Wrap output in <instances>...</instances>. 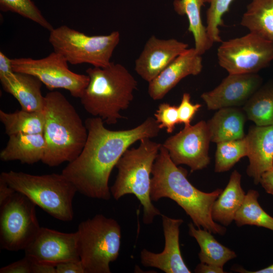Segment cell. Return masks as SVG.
<instances>
[{"instance_id":"obj_25","label":"cell","mask_w":273,"mask_h":273,"mask_svg":"<svg viewBox=\"0 0 273 273\" xmlns=\"http://www.w3.org/2000/svg\"><path fill=\"white\" fill-rule=\"evenodd\" d=\"M189 234L197 241L200 248L198 257L201 262L223 267L229 260L237 257L236 253L218 242L211 233L196 229L193 223L188 224Z\"/></svg>"},{"instance_id":"obj_33","label":"cell","mask_w":273,"mask_h":273,"mask_svg":"<svg viewBox=\"0 0 273 273\" xmlns=\"http://www.w3.org/2000/svg\"><path fill=\"white\" fill-rule=\"evenodd\" d=\"M201 106L200 104H194L191 102L190 94L184 93L181 102L177 107L179 123H183L185 126L191 125L193 118Z\"/></svg>"},{"instance_id":"obj_2","label":"cell","mask_w":273,"mask_h":273,"mask_svg":"<svg viewBox=\"0 0 273 273\" xmlns=\"http://www.w3.org/2000/svg\"><path fill=\"white\" fill-rule=\"evenodd\" d=\"M151 174L152 201L169 198L183 209L197 228H202L214 234H225L226 228L214 221L211 215L213 204L222 189H217L206 193L195 187L187 178L186 169L173 163L162 144L154 163Z\"/></svg>"},{"instance_id":"obj_11","label":"cell","mask_w":273,"mask_h":273,"mask_svg":"<svg viewBox=\"0 0 273 273\" xmlns=\"http://www.w3.org/2000/svg\"><path fill=\"white\" fill-rule=\"evenodd\" d=\"M68 63L63 56L54 51L38 59H12L14 72L31 74L51 90L65 89L73 97L80 98L88 83L89 76L72 72L69 69Z\"/></svg>"},{"instance_id":"obj_16","label":"cell","mask_w":273,"mask_h":273,"mask_svg":"<svg viewBox=\"0 0 273 273\" xmlns=\"http://www.w3.org/2000/svg\"><path fill=\"white\" fill-rule=\"evenodd\" d=\"M188 48V44L176 39H163L152 35L136 59L134 70L149 83Z\"/></svg>"},{"instance_id":"obj_20","label":"cell","mask_w":273,"mask_h":273,"mask_svg":"<svg viewBox=\"0 0 273 273\" xmlns=\"http://www.w3.org/2000/svg\"><path fill=\"white\" fill-rule=\"evenodd\" d=\"M6 146L0 152L4 162L18 160L32 164L42 160L46 148L43 133H17L11 135Z\"/></svg>"},{"instance_id":"obj_8","label":"cell","mask_w":273,"mask_h":273,"mask_svg":"<svg viewBox=\"0 0 273 273\" xmlns=\"http://www.w3.org/2000/svg\"><path fill=\"white\" fill-rule=\"evenodd\" d=\"M49 40L54 52L72 65L86 63L105 67L111 62V58L120 41V33L114 31L107 35L90 36L62 25L50 31Z\"/></svg>"},{"instance_id":"obj_18","label":"cell","mask_w":273,"mask_h":273,"mask_svg":"<svg viewBox=\"0 0 273 273\" xmlns=\"http://www.w3.org/2000/svg\"><path fill=\"white\" fill-rule=\"evenodd\" d=\"M246 137L249 161L246 172L258 185L261 175L273 168V125L252 126Z\"/></svg>"},{"instance_id":"obj_22","label":"cell","mask_w":273,"mask_h":273,"mask_svg":"<svg viewBox=\"0 0 273 273\" xmlns=\"http://www.w3.org/2000/svg\"><path fill=\"white\" fill-rule=\"evenodd\" d=\"M241 180V174L237 170H234L228 185L213 204L211 215L216 222L226 226L234 220L246 196Z\"/></svg>"},{"instance_id":"obj_34","label":"cell","mask_w":273,"mask_h":273,"mask_svg":"<svg viewBox=\"0 0 273 273\" xmlns=\"http://www.w3.org/2000/svg\"><path fill=\"white\" fill-rule=\"evenodd\" d=\"M32 261L27 256L4 266L0 273H32Z\"/></svg>"},{"instance_id":"obj_21","label":"cell","mask_w":273,"mask_h":273,"mask_svg":"<svg viewBox=\"0 0 273 273\" xmlns=\"http://www.w3.org/2000/svg\"><path fill=\"white\" fill-rule=\"evenodd\" d=\"M246 118L243 110L236 107L218 109L207 122L211 142L217 143L244 138Z\"/></svg>"},{"instance_id":"obj_39","label":"cell","mask_w":273,"mask_h":273,"mask_svg":"<svg viewBox=\"0 0 273 273\" xmlns=\"http://www.w3.org/2000/svg\"><path fill=\"white\" fill-rule=\"evenodd\" d=\"M197 273H223L225 272L223 267L217 265L200 262L195 270Z\"/></svg>"},{"instance_id":"obj_29","label":"cell","mask_w":273,"mask_h":273,"mask_svg":"<svg viewBox=\"0 0 273 273\" xmlns=\"http://www.w3.org/2000/svg\"><path fill=\"white\" fill-rule=\"evenodd\" d=\"M216 144L215 172L229 170L241 158L248 155V146L246 135L241 139L223 141Z\"/></svg>"},{"instance_id":"obj_27","label":"cell","mask_w":273,"mask_h":273,"mask_svg":"<svg viewBox=\"0 0 273 273\" xmlns=\"http://www.w3.org/2000/svg\"><path fill=\"white\" fill-rule=\"evenodd\" d=\"M0 120L9 136L17 133H43L45 116L43 111L30 112L21 109L13 113L0 110Z\"/></svg>"},{"instance_id":"obj_12","label":"cell","mask_w":273,"mask_h":273,"mask_svg":"<svg viewBox=\"0 0 273 273\" xmlns=\"http://www.w3.org/2000/svg\"><path fill=\"white\" fill-rule=\"evenodd\" d=\"M210 142L207 122L201 120L194 125L184 126L178 133L167 138L162 146L175 164L186 165L194 172L206 168L210 163Z\"/></svg>"},{"instance_id":"obj_13","label":"cell","mask_w":273,"mask_h":273,"mask_svg":"<svg viewBox=\"0 0 273 273\" xmlns=\"http://www.w3.org/2000/svg\"><path fill=\"white\" fill-rule=\"evenodd\" d=\"M32 262L56 266L70 260H80L77 233H65L41 227L32 242L25 249Z\"/></svg>"},{"instance_id":"obj_3","label":"cell","mask_w":273,"mask_h":273,"mask_svg":"<svg viewBox=\"0 0 273 273\" xmlns=\"http://www.w3.org/2000/svg\"><path fill=\"white\" fill-rule=\"evenodd\" d=\"M43 135L46 148L41 162L54 167L74 160L81 153L87 130L73 106L59 92L44 96Z\"/></svg>"},{"instance_id":"obj_28","label":"cell","mask_w":273,"mask_h":273,"mask_svg":"<svg viewBox=\"0 0 273 273\" xmlns=\"http://www.w3.org/2000/svg\"><path fill=\"white\" fill-rule=\"evenodd\" d=\"M259 193L249 190L237 212L234 221L238 226L245 225L263 227L273 231V217L267 213L260 205Z\"/></svg>"},{"instance_id":"obj_4","label":"cell","mask_w":273,"mask_h":273,"mask_svg":"<svg viewBox=\"0 0 273 273\" xmlns=\"http://www.w3.org/2000/svg\"><path fill=\"white\" fill-rule=\"evenodd\" d=\"M86 73L89 80L80 98L85 110L108 125L124 118L120 112L129 107L137 88L133 75L124 66L113 62L105 67L89 68Z\"/></svg>"},{"instance_id":"obj_40","label":"cell","mask_w":273,"mask_h":273,"mask_svg":"<svg viewBox=\"0 0 273 273\" xmlns=\"http://www.w3.org/2000/svg\"><path fill=\"white\" fill-rule=\"evenodd\" d=\"M32 273H56V266L32 262Z\"/></svg>"},{"instance_id":"obj_6","label":"cell","mask_w":273,"mask_h":273,"mask_svg":"<svg viewBox=\"0 0 273 273\" xmlns=\"http://www.w3.org/2000/svg\"><path fill=\"white\" fill-rule=\"evenodd\" d=\"M0 178L55 218L73 219V200L77 191L63 174L38 175L11 170L2 172Z\"/></svg>"},{"instance_id":"obj_35","label":"cell","mask_w":273,"mask_h":273,"mask_svg":"<svg viewBox=\"0 0 273 273\" xmlns=\"http://www.w3.org/2000/svg\"><path fill=\"white\" fill-rule=\"evenodd\" d=\"M56 273H85L80 260H70L60 263L56 266Z\"/></svg>"},{"instance_id":"obj_38","label":"cell","mask_w":273,"mask_h":273,"mask_svg":"<svg viewBox=\"0 0 273 273\" xmlns=\"http://www.w3.org/2000/svg\"><path fill=\"white\" fill-rule=\"evenodd\" d=\"M15 192L6 181L0 178V205L9 199Z\"/></svg>"},{"instance_id":"obj_14","label":"cell","mask_w":273,"mask_h":273,"mask_svg":"<svg viewBox=\"0 0 273 273\" xmlns=\"http://www.w3.org/2000/svg\"><path fill=\"white\" fill-rule=\"evenodd\" d=\"M262 82L257 73L229 74L218 86L203 93L201 98L209 110L244 106Z\"/></svg>"},{"instance_id":"obj_36","label":"cell","mask_w":273,"mask_h":273,"mask_svg":"<svg viewBox=\"0 0 273 273\" xmlns=\"http://www.w3.org/2000/svg\"><path fill=\"white\" fill-rule=\"evenodd\" d=\"M259 184L266 193L273 195V168L265 171L261 175Z\"/></svg>"},{"instance_id":"obj_5","label":"cell","mask_w":273,"mask_h":273,"mask_svg":"<svg viewBox=\"0 0 273 273\" xmlns=\"http://www.w3.org/2000/svg\"><path fill=\"white\" fill-rule=\"evenodd\" d=\"M140 141L138 147L127 149L117 162L118 174L110 192L116 200L126 194L134 195L143 206L144 223L149 224L161 215L151 199L150 175L162 144L150 138Z\"/></svg>"},{"instance_id":"obj_19","label":"cell","mask_w":273,"mask_h":273,"mask_svg":"<svg viewBox=\"0 0 273 273\" xmlns=\"http://www.w3.org/2000/svg\"><path fill=\"white\" fill-rule=\"evenodd\" d=\"M4 90L12 95L20 104L21 109L30 112L43 111L45 99L41 81L31 74L13 72L0 77Z\"/></svg>"},{"instance_id":"obj_26","label":"cell","mask_w":273,"mask_h":273,"mask_svg":"<svg viewBox=\"0 0 273 273\" xmlns=\"http://www.w3.org/2000/svg\"><path fill=\"white\" fill-rule=\"evenodd\" d=\"M247 118L257 126L273 125V83L262 85L243 106Z\"/></svg>"},{"instance_id":"obj_31","label":"cell","mask_w":273,"mask_h":273,"mask_svg":"<svg viewBox=\"0 0 273 273\" xmlns=\"http://www.w3.org/2000/svg\"><path fill=\"white\" fill-rule=\"evenodd\" d=\"M0 9L18 14L50 31L54 29L32 0H0Z\"/></svg>"},{"instance_id":"obj_37","label":"cell","mask_w":273,"mask_h":273,"mask_svg":"<svg viewBox=\"0 0 273 273\" xmlns=\"http://www.w3.org/2000/svg\"><path fill=\"white\" fill-rule=\"evenodd\" d=\"M12 59L8 58L2 51L0 52V77L13 72Z\"/></svg>"},{"instance_id":"obj_23","label":"cell","mask_w":273,"mask_h":273,"mask_svg":"<svg viewBox=\"0 0 273 273\" xmlns=\"http://www.w3.org/2000/svg\"><path fill=\"white\" fill-rule=\"evenodd\" d=\"M204 0H174V11L179 15H186L189 21L188 30L193 35L195 49L201 55L209 50L213 44L209 40L206 28L203 23L201 9Z\"/></svg>"},{"instance_id":"obj_10","label":"cell","mask_w":273,"mask_h":273,"mask_svg":"<svg viewBox=\"0 0 273 273\" xmlns=\"http://www.w3.org/2000/svg\"><path fill=\"white\" fill-rule=\"evenodd\" d=\"M217 57L229 74L257 73L273 61V42L250 32L222 41Z\"/></svg>"},{"instance_id":"obj_24","label":"cell","mask_w":273,"mask_h":273,"mask_svg":"<svg viewBox=\"0 0 273 273\" xmlns=\"http://www.w3.org/2000/svg\"><path fill=\"white\" fill-rule=\"evenodd\" d=\"M240 23L250 32L273 42V0H252Z\"/></svg>"},{"instance_id":"obj_32","label":"cell","mask_w":273,"mask_h":273,"mask_svg":"<svg viewBox=\"0 0 273 273\" xmlns=\"http://www.w3.org/2000/svg\"><path fill=\"white\" fill-rule=\"evenodd\" d=\"M154 116L160 129L165 128L169 133H172L175 125L179 123L177 107L167 103L160 104Z\"/></svg>"},{"instance_id":"obj_15","label":"cell","mask_w":273,"mask_h":273,"mask_svg":"<svg viewBox=\"0 0 273 273\" xmlns=\"http://www.w3.org/2000/svg\"><path fill=\"white\" fill-rule=\"evenodd\" d=\"M165 239L162 252L155 253L143 249L140 253L141 262L145 267H155L165 273H191L181 256L179 243L181 218H172L161 215Z\"/></svg>"},{"instance_id":"obj_17","label":"cell","mask_w":273,"mask_h":273,"mask_svg":"<svg viewBox=\"0 0 273 273\" xmlns=\"http://www.w3.org/2000/svg\"><path fill=\"white\" fill-rule=\"evenodd\" d=\"M201 56L194 48L188 49L180 54L149 82L150 97L154 100L162 99L182 79L200 73L203 68Z\"/></svg>"},{"instance_id":"obj_41","label":"cell","mask_w":273,"mask_h":273,"mask_svg":"<svg viewBox=\"0 0 273 273\" xmlns=\"http://www.w3.org/2000/svg\"><path fill=\"white\" fill-rule=\"evenodd\" d=\"M234 270L242 273H273V264L263 269L256 271H248L241 267H235Z\"/></svg>"},{"instance_id":"obj_30","label":"cell","mask_w":273,"mask_h":273,"mask_svg":"<svg viewBox=\"0 0 273 273\" xmlns=\"http://www.w3.org/2000/svg\"><path fill=\"white\" fill-rule=\"evenodd\" d=\"M209 7L206 11V31L212 44L221 42L219 35V26H224L222 17L230 10L234 0H204Z\"/></svg>"},{"instance_id":"obj_9","label":"cell","mask_w":273,"mask_h":273,"mask_svg":"<svg viewBox=\"0 0 273 273\" xmlns=\"http://www.w3.org/2000/svg\"><path fill=\"white\" fill-rule=\"evenodd\" d=\"M36 206L17 192L0 205V244L3 249L24 251L32 242L41 228Z\"/></svg>"},{"instance_id":"obj_7","label":"cell","mask_w":273,"mask_h":273,"mask_svg":"<svg viewBox=\"0 0 273 273\" xmlns=\"http://www.w3.org/2000/svg\"><path fill=\"white\" fill-rule=\"evenodd\" d=\"M76 232L85 273H110V263L117 259L120 249L121 230L118 222L98 214L81 221Z\"/></svg>"},{"instance_id":"obj_1","label":"cell","mask_w":273,"mask_h":273,"mask_svg":"<svg viewBox=\"0 0 273 273\" xmlns=\"http://www.w3.org/2000/svg\"><path fill=\"white\" fill-rule=\"evenodd\" d=\"M85 125L87 138L84 146L61 173L77 192L90 198L108 200L111 197L108 185L111 173L124 152L142 139L156 137L160 128L152 117L126 130H109L99 117L86 119Z\"/></svg>"}]
</instances>
